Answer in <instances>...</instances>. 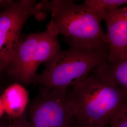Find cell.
<instances>
[{"label":"cell","mask_w":127,"mask_h":127,"mask_svg":"<svg viewBox=\"0 0 127 127\" xmlns=\"http://www.w3.org/2000/svg\"><path fill=\"white\" fill-rule=\"evenodd\" d=\"M67 90L42 88L26 111L32 127H74L75 120L68 104Z\"/></svg>","instance_id":"obj_5"},{"label":"cell","mask_w":127,"mask_h":127,"mask_svg":"<svg viewBox=\"0 0 127 127\" xmlns=\"http://www.w3.org/2000/svg\"><path fill=\"white\" fill-rule=\"evenodd\" d=\"M4 113V109L3 107V105L2 104L1 99V97L0 96V120H1V119L2 118V116L3 115Z\"/></svg>","instance_id":"obj_15"},{"label":"cell","mask_w":127,"mask_h":127,"mask_svg":"<svg viewBox=\"0 0 127 127\" xmlns=\"http://www.w3.org/2000/svg\"><path fill=\"white\" fill-rule=\"evenodd\" d=\"M107 27L105 33L108 54L107 62L115 63L127 59V4L105 12L102 17Z\"/></svg>","instance_id":"obj_7"},{"label":"cell","mask_w":127,"mask_h":127,"mask_svg":"<svg viewBox=\"0 0 127 127\" xmlns=\"http://www.w3.org/2000/svg\"><path fill=\"white\" fill-rule=\"evenodd\" d=\"M5 113L12 120L25 114L29 103V94L22 85L14 82L7 87L0 96Z\"/></svg>","instance_id":"obj_8"},{"label":"cell","mask_w":127,"mask_h":127,"mask_svg":"<svg viewBox=\"0 0 127 127\" xmlns=\"http://www.w3.org/2000/svg\"><path fill=\"white\" fill-rule=\"evenodd\" d=\"M1 78H2V77H1V76H0V80H1Z\"/></svg>","instance_id":"obj_18"},{"label":"cell","mask_w":127,"mask_h":127,"mask_svg":"<svg viewBox=\"0 0 127 127\" xmlns=\"http://www.w3.org/2000/svg\"><path fill=\"white\" fill-rule=\"evenodd\" d=\"M83 3L102 21L105 12L127 4V0H86Z\"/></svg>","instance_id":"obj_11"},{"label":"cell","mask_w":127,"mask_h":127,"mask_svg":"<svg viewBox=\"0 0 127 127\" xmlns=\"http://www.w3.org/2000/svg\"><path fill=\"white\" fill-rule=\"evenodd\" d=\"M61 50L58 36L48 30L40 32V36L35 52L34 69L37 73L41 64L51 59Z\"/></svg>","instance_id":"obj_10"},{"label":"cell","mask_w":127,"mask_h":127,"mask_svg":"<svg viewBox=\"0 0 127 127\" xmlns=\"http://www.w3.org/2000/svg\"><path fill=\"white\" fill-rule=\"evenodd\" d=\"M9 124H7L4 121H2L1 120H0V127H8Z\"/></svg>","instance_id":"obj_17"},{"label":"cell","mask_w":127,"mask_h":127,"mask_svg":"<svg viewBox=\"0 0 127 127\" xmlns=\"http://www.w3.org/2000/svg\"><path fill=\"white\" fill-rule=\"evenodd\" d=\"M45 63L44 70L37 74L34 83L47 90H67L73 83L92 73L107 62L108 47L89 49L69 43Z\"/></svg>","instance_id":"obj_3"},{"label":"cell","mask_w":127,"mask_h":127,"mask_svg":"<svg viewBox=\"0 0 127 127\" xmlns=\"http://www.w3.org/2000/svg\"><path fill=\"white\" fill-rule=\"evenodd\" d=\"M10 0H0V8H2L5 7L8 4ZM1 11V10H0Z\"/></svg>","instance_id":"obj_16"},{"label":"cell","mask_w":127,"mask_h":127,"mask_svg":"<svg viewBox=\"0 0 127 127\" xmlns=\"http://www.w3.org/2000/svg\"><path fill=\"white\" fill-rule=\"evenodd\" d=\"M93 72L123 90L127 95V59L115 63L106 62Z\"/></svg>","instance_id":"obj_9"},{"label":"cell","mask_w":127,"mask_h":127,"mask_svg":"<svg viewBox=\"0 0 127 127\" xmlns=\"http://www.w3.org/2000/svg\"><path fill=\"white\" fill-rule=\"evenodd\" d=\"M8 127H32V126L27 119L26 112L21 117L12 120Z\"/></svg>","instance_id":"obj_13"},{"label":"cell","mask_w":127,"mask_h":127,"mask_svg":"<svg viewBox=\"0 0 127 127\" xmlns=\"http://www.w3.org/2000/svg\"><path fill=\"white\" fill-rule=\"evenodd\" d=\"M40 32L30 33L21 39L5 75L23 86L34 83L37 73L34 69L35 52Z\"/></svg>","instance_id":"obj_6"},{"label":"cell","mask_w":127,"mask_h":127,"mask_svg":"<svg viewBox=\"0 0 127 127\" xmlns=\"http://www.w3.org/2000/svg\"><path fill=\"white\" fill-rule=\"evenodd\" d=\"M44 13L41 2L34 0H10L0 11V76L6 74L27 20L43 19Z\"/></svg>","instance_id":"obj_4"},{"label":"cell","mask_w":127,"mask_h":127,"mask_svg":"<svg viewBox=\"0 0 127 127\" xmlns=\"http://www.w3.org/2000/svg\"><path fill=\"white\" fill-rule=\"evenodd\" d=\"M43 11L51 14L47 30L54 35L67 38L69 43L89 49L108 47L101 21L83 3L70 0H43Z\"/></svg>","instance_id":"obj_2"},{"label":"cell","mask_w":127,"mask_h":127,"mask_svg":"<svg viewBox=\"0 0 127 127\" xmlns=\"http://www.w3.org/2000/svg\"><path fill=\"white\" fill-rule=\"evenodd\" d=\"M68 104L75 121L106 127L127 104V95L93 72L67 90Z\"/></svg>","instance_id":"obj_1"},{"label":"cell","mask_w":127,"mask_h":127,"mask_svg":"<svg viewBox=\"0 0 127 127\" xmlns=\"http://www.w3.org/2000/svg\"><path fill=\"white\" fill-rule=\"evenodd\" d=\"M111 127H127V104L118 113L110 125Z\"/></svg>","instance_id":"obj_12"},{"label":"cell","mask_w":127,"mask_h":127,"mask_svg":"<svg viewBox=\"0 0 127 127\" xmlns=\"http://www.w3.org/2000/svg\"><path fill=\"white\" fill-rule=\"evenodd\" d=\"M74 127H105L75 121Z\"/></svg>","instance_id":"obj_14"}]
</instances>
